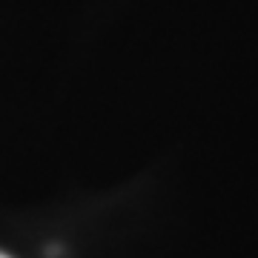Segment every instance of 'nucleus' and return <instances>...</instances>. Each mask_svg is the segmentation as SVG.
Listing matches in <instances>:
<instances>
[{"instance_id":"obj_1","label":"nucleus","mask_w":258,"mask_h":258,"mask_svg":"<svg viewBox=\"0 0 258 258\" xmlns=\"http://www.w3.org/2000/svg\"><path fill=\"white\" fill-rule=\"evenodd\" d=\"M0 258H9V255H3V252H0Z\"/></svg>"}]
</instances>
